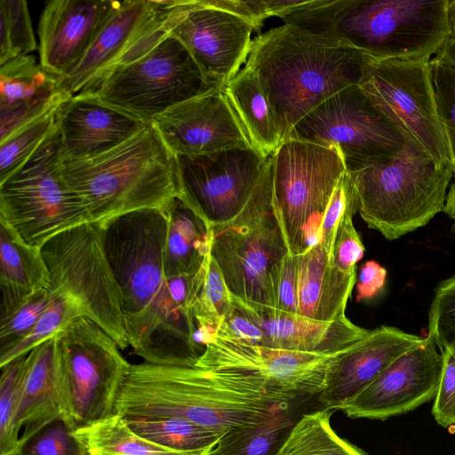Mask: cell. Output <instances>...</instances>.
Returning a JSON list of instances; mask_svg holds the SVG:
<instances>
[{"label":"cell","mask_w":455,"mask_h":455,"mask_svg":"<svg viewBox=\"0 0 455 455\" xmlns=\"http://www.w3.org/2000/svg\"><path fill=\"white\" fill-rule=\"evenodd\" d=\"M104 229L106 252L122 293L129 345L149 363L195 365L196 324L174 305L164 273L165 212H131Z\"/></svg>","instance_id":"cell-1"},{"label":"cell","mask_w":455,"mask_h":455,"mask_svg":"<svg viewBox=\"0 0 455 455\" xmlns=\"http://www.w3.org/2000/svg\"><path fill=\"white\" fill-rule=\"evenodd\" d=\"M450 0H308L290 24L378 60H428L450 34Z\"/></svg>","instance_id":"cell-2"},{"label":"cell","mask_w":455,"mask_h":455,"mask_svg":"<svg viewBox=\"0 0 455 455\" xmlns=\"http://www.w3.org/2000/svg\"><path fill=\"white\" fill-rule=\"evenodd\" d=\"M294 401L240 386L196 365L131 364L116 403L122 416L172 417L226 433L262 423Z\"/></svg>","instance_id":"cell-3"},{"label":"cell","mask_w":455,"mask_h":455,"mask_svg":"<svg viewBox=\"0 0 455 455\" xmlns=\"http://www.w3.org/2000/svg\"><path fill=\"white\" fill-rule=\"evenodd\" d=\"M363 65V54L290 24L256 36L245 63L270 104L282 141L323 102L359 84Z\"/></svg>","instance_id":"cell-4"},{"label":"cell","mask_w":455,"mask_h":455,"mask_svg":"<svg viewBox=\"0 0 455 455\" xmlns=\"http://www.w3.org/2000/svg\"><path fill=\"white\" fill-rule=\"evenodd\" d=\"M61 169L91 222L103 228L131 212L164 210L180 196L176 157L151 124L105 153L62 160Z\"/></svg>","instance_id":"cell-5"},{"label":"cell","mask_w":455,"mask_h":455,"mask_svg":"<svg viewBox=\"0 0 455 455\" xmlns=\"http://www.w3.org/2000/svg\"><path fill=\"white\" fill-rule=\"evenodd\" d=\"M346 166L362 219L389 241L426 226L443 212L453 179L451 164L436 163L409 139L392 160Z\"/></svg>","instance_id":"cell-6"},{"label":"cell","mask_w":455,"mask_h":455,"mask_svg":"<svg viewBox=\"0 0 455 455\" xmlns=\"http://www.w3.org/2000/svg\"><path fill=\"white\" fill-rule=\"evenodd\" d=\"M175 157L179 196L214 230L273 212L271 156L251 146Z\"/></svg>","instance_id":"cell-7"},{"label":"cell","mask_w":455,"mask_h":455,"mask_svg":"<svg viewBox=\"0 0 455 455\" xmlns=\"http://www.w3.org/2000/svg\"><path fill=\"white\" fill-rule=\"evenodd\" d=\"M272 212L289 253L299 255L320 242L323 213L347 172L331 146L288 138L271 155Z\"/></svg>","instance_id":"cell-8"},{"label":"cell","mask_w":455,"mask_h":455,"mask_svg":"<svg viewBox=\"0 0 455 455\" xmlns=\"http://www.w3.org/2000/svg\"><path fill=\"white\" fill-rule=\"evenodd\" d=\"M59 129L31 158L0 183V224L41 249L52 237L90 223L88 212L62 174Z\"/></svg>","instance_id":"cell-9"},{"label":"cell","mask_w":455,"mask_h":455,"mask_svg":"<svg viewBox=\"0 0 455 455\" xmlns=\"http://www.w3.org/2000/svg\"><path fill=\"white\" fill-rule=\"evenodd\" d=\"M216 87L185 46L167 34L145 54L114 68L79 94L150 124L170 108Z\"/></svg>","instance_id":"cell-10"},{"label":"cell","mask_w":455,"mask_h":455,"mask_svg":"<svg viewBox=\"0 0 455 455\" xmlns=\"http://www.w3.org/2000/svg\"><path fill=\"white\" fill-rule=\"evenodd\" d=\"M56 338L66 422L76 431L115 413L131 365L116 342L86 317L74 321Z\"/></svg>","instance_id":"cell-11"},{"label":"cell","mask_w":455,"mask_h":455,"mask_svg":"<svg viewBox=\"0 0 455 455\" xmlns=\"http://www.w3.org/2000/svg\"><path fill=\"white\" fill-rule=\"evenodd\" d=\"M42 253L50 286L69 294L85 317L124 349L129 345L122 310V293L105 248V229L86 223L49 240Z\"/></svg>","instance_id":"cell-12"},{"label":"cell","mask_w":455,"mask_h":455,"mask_svg":"<svg viewBox=\"0 0 455 455\" xmlns=\"http://www.w3.org/2000/svg\"><path fill=\"white\" fill-rule=\"evenodd\" d=\"M353 345L331 354H314L214 336L195 365L243 387L296 401L318 395L332 367Z\"/></svg>","instance_id":"cell-13"},{"label":"cell","mask_w":455,"mask_h":455,"mask_svg":"<svg viewBox=\"0 0 455 455\" xmlns=\"http://www.w3.org/2000/svg\"><path fill=\"white\" fill-rule=\"evenodd\" d=\"M359 86L372 105L438 164H452L438 114L428 60H378L364 55Z\"/></svg>","instance_id":"cell-14"},{"label":"cell","mask_w":455,"mask_h":455,"mask_svg":"<svg viewBox=\"0 0 455 455\" xmlns=\"http://www.w3.org/2000/svg\"><path fill=\"white\" fill-rule=\"evenodd\" d=\"M288 138L335 147L346 163L355 164L392 160L407 143L404 134L372 105L359 84L323 102L293 127Z\"/></svg>","instance_id":"cell-15"},{"label":"cell","mask_w":455,"mask_h":455,"mask_svg":"<svg viewBox=\"0 0 455 455\" xmlns=\"http://www.w3.org/2000/svg\"><path fill=\"white\" fill-rule=\"evenodd\" d=\"M168 35L188 51L206 79L223 87L246 63L252 32L259 28L226 0H166Z\"/></svg>","instance_id":"cell-16"},{"label":"cell","mask_w":455,"mask_h":455,"mask_svg":"<svg viewBox=\"0 0 455 455\" xmlns=\"http://www.w3.org/2000/svg\"><path fill=\"white\" fill-rule=\"evenodd\" d=\"M213 233L211 256L232 296L275 308V285L289 251L273 212Z\"/></svg>","instance_id":"cell-17"},{"label":"cell","mask_w":455,"mask_h":455,"mask_svg":"<svg viewBox=\"0 0 455 455\" xmlns=\"http://www.w3.org/2000/svg\"><path fill=\"white\" fill-rule=\"evenodd\" d=\"M166 0H124L103 23L85 54L60 79V90L73 97L95 86L114 68L145 54L166 35Z\"/></svg>","instance_id":"cell-18"},{"label":"cell","mask_w":455,"mask_h":455,"mask_svg":"<svg viewBox=\"0 0 455 455\" xmlns=\"http://www.w3.org/2000/svg\"><path fill=\"white\" fill-rule=\"evenodd\" d=\"M443 355L430 337L386 368L341 411L351 419H386L415 410L435 396Z\"/></svg>","instance_id":"cell-19"},{"label":"cell","mask_w":455,"mask_h":455,"mask_svg":"<svg viewBox=\"0 0 455 455\" xmlns=\"http://www.w3.org/2000/svg\"><path fill=\"white\" fill-rule=\"evenodd\" d=\"M150 124L174 156H199L252 146L223 87L177 104Z\"/></svg>","instance_id":"cell-20"},{"label":"cell","mask_w":455,"mask_h":455,"mask_svg":"<svg viewBox=\"0 0 455 455\" xmlns=\"http://www.w3.org/2000/svg\"><path fill=\"white\" fill-rule=\"evenodd\" d=\"M116 4L110 0L47 2L38 25L41 67L60 79L68 76Z\"/></svg>","instance_id":"cell-21"},{"label":"cell","mask_w":455,"mask_h":455,"mask_svg":"<svg viewBox=\"0 0 455 455\" xmlns=\"http://www.w3.org/2000/svg\"><path fill=\"white\" fill-rule=\"evenodd\" d=\"M423 338L381 325L355 343L331 370L318 401L324 410H341L396 358Z\"/></svg>","instance_id":"cell-22"},{"label":"cell","mask_w":455,"mask_h":455,"mask_svg":"<svg viewBox=\"0 0 455 455\" xmlns=\"http://www.w3.org/2000/svg\"><path fill=\"white\" fill-rule=\"evenodd\" d=\"M147 124L92 97L75 95L59 112L62 160H81L105 153L133 137Z\"/></svg>","instance_id":"cell-23"},{"label":"cell","mask_w":455,"mask_h":455,"mask_svg":"<svg viewBox=\"0 0 455 455\" xmlns=\"http://www.w3.org/2000/svg\"><path fill=\"white\" fill-rule=\"evenodd\" d=\"M232 297L235 305L262 330L268 347L331 354L356 343L370 332L347 316L331 322L319 321Z\"/></svg>","instance_id":"cell-24"},{"label":"cell","mask_w":455,"mask_h":455,"mask_svg":"<svg viewBox=\"0 0 455 455\" xmlns=\"http://www.w3.org/2000/svg\"><path fill=\"white\" fill-rule=\"evenodd\" d=\"M63 418L62 382L56 334L30 350L21 379L15 427L20 442Z\"/></svg>","instance_id":"cell-25"},{"label":"cell","mask_w":455,"mask_h":455,"mask_svg":"<svg viewBox=\"0 0 455 455\" xmlns=\"http://www.w3.org/2000/svg\"><path fill=\"white\" fill-rule=\"evenodd\" d=\"M60 81L29 54L0 65V142L65 94Z\"/></svg>","instance_id":"cell-26"},{"label":"cell","mask_w":455,"mask_h":455,"mask_svg":"<svg viewBox=\"0 0 455 455\" xmlns=\"http://www.w3.org/2000/svg\"><path fill=\"white\" fill-rule=\"evenodd\" d=\"M297 257L299 315L325 322L346 317L355 270L346 272L331 263L320 242Z\"/></svg>","instance_id":"cell-27"},{"label":"cell","mask_w":455,"mask_h":455,"mask_svg":"<svg viewBox=\"0 0 455 455\" xmlns=\"http://www.w3.org/2000/svg\"><path fill=\"white\" fill-rule=\"evenodd\" d=\"M49 285L50 274L42 250L24 243L0 224V319Z\"/></svg>","instance_id":"cell-28"},{"label":"cell","mask_w":455,"mask_h":455,"mask_svg":"<svg viewBox=\"0 0 455 455\" xmlns=\"http://www.w3.org/2000/svg\"><path fill=\"white\" fill-rule=\"evenodd\" d=\"M163 211L167 218L164 251L165 276L195 275L211 255L213 228L180 196Z\"/></svg>","instance_id":"cell-29"},{"label":"cell","mask_w":455,"mask_h":455,"mask_svg":"<svg viewBox=\"0 0 455 455\" xmlns=\"http://www.w3.org/2000/svg\"><path fill=\"white\" fill-rule=\"evenodd\" d=\"M223 90L251 145L263 155L271 156L282 140L255 73L244 66Z\"/></svg>","instance_id":"cell-30"},{"label":"cell","mask_w":455,"mask_h":455,"mask_svg":"<svg viewBox=\"0 0 455 455\" xmlns=\"http://www.w3.org/2000/svg\"><path fill=\"white\" fill-rule=\"evenodd\" d=\"M123 417L140 436L178 452L208 455L225 434L180 418Z\"/></svg>","instance_id":"cell-31"},{"label":"cell","mask_w":455,"mask_h":455,"mask_svg":"<svg viewBox=\"0 0 455 455\" xmlns=\"http://www.w3.org/2000/svg\"><path fill=\"white\" fill-rule=\"evenodd\" d=\"M75 435L89 455H200L171 451L144 439L116 412L76 430Z\"/></svg>","instance_id":"cell-32"},{"label":"cell","mask_w":455,"mask_h":455,"mask_svg":"<svg viewBox=\"0 0 455 455\" xmlns=\"http://www.w3.org/2000/svg\"><path fill=\"white\" fill-rule=\"evenodd\" d=\"M295 422L287 409L262 423L230 429L208 455H278Z\"/></svg>","instance_id":"cell-33"},{"label":"cell","mask_w":455,"mask_h":455,"mask_svg":"<svg viewBox=\"0 0 455 455\" xmlns=\"http://www.w3.org/2000/svg\"><path fill=\"white\" fill-rule=\"evenodd\" d=\"M331 411L318 410L296 420L278 455H368L341 438L330 422Z\"/></svg>","instance_id":"cell-34"},{"label":"cell","mask_w":455,"mask_h":455,"mask_svg":"<svg viewBox=\"0 0 455 455\" xmlns=\"http://www.w3.org/2000/svg\"><path fill=\"white\" fill-rule=\"evenodd\" d=\"M70 98L63 94L0 142V183L21 168L57 130L60 109Z\"/></svg>","instance_id":"cell-35"},{"label":"cell","mask_w":455,"mask_h":455,"mask_svg":"<svg viewBox=\"0 0 455 455\" xmlns=\"http://www.w3.org/2000/svg\"><path fill=\"white\" fill-rule=\"evenodd\" d=\"M235 304L219 267L210 257L204 282L191 307L196 326L215 332Z\"/></svg>","instance_id":"cell-36"},{"label":"cell","mask_w":455,"mask_h":455,"mask_svg":"<svg viewBox=\"0 0 455 455\" xmlns=\"http://www.w3.org/2000/svg\"><path fill=\"white\" fill-rule=\"evenodd\" d=\"M36 47L28 4L24 0H0V65Z\"/></svg>","instance_id":"cell-37"},{"label":"cell","mask_w":455,"mask_h":455,"mask_svg":"<svg viewBox=\"0 0 455 455\" xmlns=\"http://www.w3.org/2000/svg\"><path fill=\"white\" fill-rule=\"evenodd\" d=\"M27 355L0 366V455L13 454L20 446L15 415Z\"/></svg>","instance_id":"cell-38"},{"label":"cell","mask_w":455,"mask_h":455,"mask_svg":"<svg viewBox=\"0 0 455 455\" xmlns=\"http://www.w3.org/2000/svg\"><path fill=\"white\" fill-rule=\"evenodd\" d=\"M428 337L455 359V275L436 287L428 313Z\"/></svg>","instance_id":"cell-39"},{"label":"cell","mask_w":455,"mask_h":455,"mask_svg":"<svg viewBox=\"0 0 455 455\" xmlns=\"http://www.w3.org/2000/svg\"><path fill=\"white\" fill-rule=\"evenodd\" d=\"M16 452L20 455H89L63 418L52 420L20 442Z\"/></svg>","instance_id":"cell-40"},{"label":"cell","mask_w":455,"mask_h":455,"mask_svg":"<svg viewBox=\"0 0 455 455\" xmlns=\"http://www.w3.org/2000/svg\"><path fill=\"white\" fill-rule=\"evenodd\" d=\"M50 299L49 287L43 289L13 313L0 319V355L18 345L31 332Z\"/></svg>","instance_id":"cell-41"},{"label":"cell","mask_w":455,"mask_h":455,"mask_svg":"<svg viewBox=\"0 0 455 455\" xmlns=\"http://www.w3.org/2000/svg\"><path fill=\"white\" fill-rule=\"evenodd\" d=\"M430 64L437 110L451 148L455 180V67L435 59Z\"/></svg>","instance_id":"cell-42"},{"label":"cell","mask_w":455,"mask_h":455,"mask_svg":"<svg viewBox=\"0 0 455 455\" xmlns=\"http://www.w3.org/2000/svg\"><path fill=\"white\" fill-rule=\"evenodd\" d=\"M358 211L357 201L346 209L337 228L331 254V263L339 269L351 272L364 254V246L357 233L353 217Z\"/></svg>","instance_id":"cell-43"},{"label":"cell","mask_w":455,"mask_h":455,"mask_svg":"<svg viewBox=\"0 0 455 455\" xmlns=\"http://www.w3.org/2000/svg\"><path fill=\"white\" fill-rule=\"evenodd\" d=\"M356 201L354 185L347 170L332 193L320 227V243L325 250L331 263L339 223L347 206Z\"/></svg>","instance_id":"cell-44"},{"label":"cell","mask_w":455,"mask_h":455,"mask_svg":"<svg viewBox=\"0 0 455 455\" xmlns=\"http://www.w3.org/2000/svg\"><path fill=\"white\" fill-rule=\"evenodd\" d=\"M443 355V370L439 383L432 414L435 421L443 427L455 425V359L447 351Z\"/></svg>","instance_id":"cell-45"},{"label":"cell","mask_w":455,"mask_h":455,"mask_svg":"<svg viewBox=\"0 0 455 455\" xmlns=\"http://www.w3.org/2000/svg\"><path fill=\"white\" fill-rule=\"evenodd\" d=\"M215 336L228 340L268 347L262 330L235 305L217 327Z\"/></svg>","instance_id":"cell-46"},{"label":"cell","mask_w":455,"mask_h":455,"mask_svg":"<svg viewBox=\"0 0 455 455\" xmlns=\"http://www.w3.org/2000/svg\"><path fill=\"white\" fill-rule=\"evenodd\" d=\"M275 308L299 315L297 255L288 252L281 262L275 285Z\"/></svg>","instance_id":"cell-47"},{"label":"cell","mask_w":455,"mask_h":455,"mask_svg":"<svg viewBox=\"0 0 455 455\" xmlns=\"http://www.w3.org/2000/svg\"><path fill=\"white\" fill-rule=\"evenodd\" d=\"M387 269L374 260L365 262L360 269L356 283V300L361 301L377 296L384 288Z\"/></svg>","instance_id":"cell-48"},{"label":"cell","mask_w":455,"mask_h":455,"mask_svg":"<svg viewBox=\"0 0 455 455\" xmlns=\"http://www.w3.org/2000/svg\"><path fill=\"white\" fill-rule=\"evenodd\" d=\"M450 34L433 59L455 67V0L449 1Z\"/></svg>","instance_id":"cell-49"},{"label":"cell","mask_w":455,"mask_h":455,"mask_svg":"<svg viewBox=\"0 0 455 455\" xmlns=\"http://www.w3.org/2000/svg\"><path fill=\"white\" fill-rule=\"evenodd\" d=\"M443 212L455 221V180L450 185Z\"/></svg>","instance_id":"cell-50"},{"label":"cell","mask_w":455,"mask_h":455,"mask_svg":"<svg viewBox=\"0 0 455 455\" xmlns=\"http://www.w3.org/2000/svg\"><path fill=\"white\" fill-rule=\"evenodd\" d=\"M451 231H452L453 234H455V222H454V224L451 227Z\"/></svg>","instance_id":"cell-51"},{"label":"cell","mask_w":455,"mask_h":455,"mask_svg":"<svg viewBox=\"0 0 455 455\" xmlns=\"http://www.w3.org/2000/svg\"><path fill=\"white\" fill-rule=\"evenodd\" d=\"M11 455H20L18 452H15L13 454H11Z\"/></svg>","instance_id":"cell-52"}]
</instances>
